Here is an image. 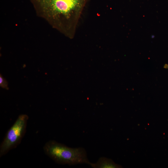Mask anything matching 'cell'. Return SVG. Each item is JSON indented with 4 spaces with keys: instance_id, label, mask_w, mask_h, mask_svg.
<instances>
[{
    "instance_id": "6da1fadb",
    "label": "cell",
    "mask_w": 168,
    "mask_h": 168,
    "mask_svg": "<svg viewBox=\"0 0 168 168\" xmlns=\"http://www.w3.org/2000/svg\"><path fill=\"white\" fill-rule=\"evenodd\" d=\"M88 0H31L37 14L66 36H74Z\"/></svg>"
},
{
    "instance_id": "3957f363",
    "label": "cell",
    "mask_w": 168,
    "mask_h": 168,
    "mask_svg": "<svg viewBox=\"0 0 168 168\" xmlns=\"http://www.w3.org/2000/svg\"><path fill=\"white\" fill-rule=\"evenodd\" d=\"M28 116L20 115L9 129L0 146V157L6 154L19 144L26 133Z\"/></svg>"
},
{
    "instance_id": "8992f818",
    "label": "cell",
    "mask_w": 168,
    "mask_h": 168,
    "mask_svg": "<svg viewBox=\"0 0 168 168\" xmlns=\"http://www.w3.org/2000/svg\"><path fill=\"white\" fill-rule=\"evenodd\" d=\"M164 68L165 69H168V64H165L164 66Z\"/></svg>"
},
{
    "instance_id": "277c9868",
    "label": "cell",
    "mask_w": 168,
    "mask_h": 168,
    "mask_svg": "<svg viewBox=\"0 0 168 168\" xmlns=\"http://www.w3.org/2000/svg\"><path fill=\"white\" fill-rule=\"evenodd\" d=\"M94 168H121V166L115 163L110 159L102 157H100L95 163L90 162V164Z\"/></svg>"
},
{
    "instance_id": "7a4b0ae2",
    "label": "cell",
    "mask_w": 168,
    "mask_h": 168,
    "mask_svg": "<svg viewBox=\"0 0 168 168\" xmlns=\"http://www.w3.org/2000/svg\"><path fill=\"white\" fill-rule=\"evenodd\" d=\"M46 155L56 163L73 165L79 164L89 165L85 150L83 147L71 148L54 140L47 142L43 147Z\"/></svg>"
},
{
    "instance_id": "5b68a950",
    "label": "cell",
    "mask_w": 168,
    "mask_h": 168,
    "mask_svg": "<svg viewBox=\"0 0 168 168\" xmlns=\"http://www.w3.org/2000/svg\"><path fill=\"white\" fill-rule=\"evenodd\" d=\"M0 84L2 87L6 88L7 87V84L6 80L1 76L0 77Z\"/></svg>"
}]
</instances>
